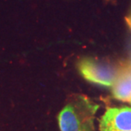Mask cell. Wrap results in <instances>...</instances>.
<instances>
[{
    "label": "cell",
    "mask_w": 131,
    "mask_h": 131,
    "mask_svg": "<svg viewBox=\"0 0 131 131\" xmlns=\"http://www.w3.org/2000/svg\"><path fill=\"white\" fill-rule=\"evenodd\" d=\"M99 105L85 95H75L58 115L61 131H95V114Z\"/></svg>",
    "instance_id": "obj_1"
},
{
    "label": "cell",
    "mask_w": 131,
    "mask_h": 131,
    "mask_svg": "<svg viewBox=\"0 0 131 131\" xmlns=\"http://www.w3.org/2000/svg\"><path fill=\"white\" fill-rule=\"evenodd\" d=\"M78 68L83 78L96 84L112 87L118 75L120 67L94 58H83L78 62Z\"/></svg>",
    "instance_id": "obj_2"
},
{
    "label": "cell",
    "mask_w": 131,
    "mask_h": 131,
    "mask_svg": "<svg viewBox=\"0 0 131 131\" xmlns=\"http://www.w3.org/2000/svg\"><path fill=\"white\" fill-rule=\"evenodd\" d=\"M100 131H131V107L108 108L100 120Z\"/></svg>",
    "instance_id": "obj_3"
},
{
    "label": "cell",
    "mask_w": 131,
    "mask_h": 131,
    "mask_svg": "<svg viewBox=\"0 0 131 131\" xmlns=\"http://www.w3.org/2000/svg\"><path fill=\"white\" fill-rule=\"evenodd\" d=\"M112 95L119 101H131V64L120 67L117 79L112 85Z\"/></svg>",
    "instance_id": "obj_4"
},
{
    "label": "cell",
    "mask_w": 131,
    "mask_h": 131,
    "mask_svg": "<svg viewBox=\"0 0 131 131\" xmlns=\"http://www.w3.org/2000/svg\"><path fill=\"white\" fill-rule=\"evenodd\" d=\"M128 23H129V27H131V14L129 15V18H128Z\"/></svg>",
    "instance_id": "obj_5"
},
{
    "label": "cell",
    "mask_w": 131,
    "mask_h": 131,
    "mask_svg": "<svg viewBox=\"0 0 131 131\" xmlns=\"http://www.w3.org/2000/svg\"><path fill=\"white\" fill-rule=\"evenodd\" d=\"M129 102H130V103H131V101H129Z\"/></svg>",
    "instance_id": "obj_6"
}]
</instances>
